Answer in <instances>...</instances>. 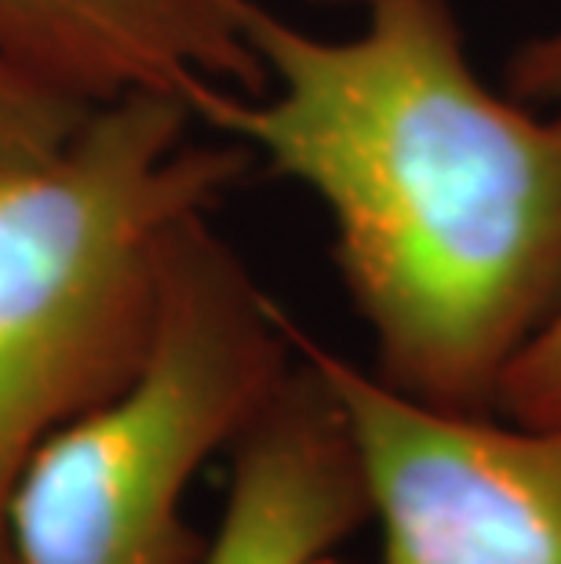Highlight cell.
Masks as SVG:
<instances>
[{
    "label": "cell",
    "mask_w": 561,
    "mask_h": 564,
    "mask_svg": "<svg viewBox=\"0 0 561 564\" xmlns=\"http://www.w3.org/2000/svg\"><path fill=\"white\" fill-rule=\"evenodd\" d=\"M354 4L362 26L321 37L256 0L262 84L208 91L194 113L325 208L376 376L496 415L561 310V106L488 88L452 0Z\"/></svg>",
    "instance_id": "1"
},
{
    "label": "cell",
    "mask_w": 561,
    "mask_h": 564,
    "mask_svg": "<svg viewBox=\"0 0 561 564\" xmlns=\"http://www.w3.org/2000/svg\"><path fill=\"white\" fill-rule=\"evenodd\" d=\"M197 124L183 95L128 91L0 178V564L33 455L147 361L175 230L252 167L248 147Z\"/></svg>",
    "instance_id": "2"
},
{
    "label": "cell",
    "mask_w": 561,
    "mask_h": 564,
    "mask_svg": "<svg viewBox=\"0 0 561 564\" xmlns=\"http://www.w3.org/2000/svg\"><path fill=\"white\" fill-rule=\"evenodd\" d=\"M292 361V317L208 215L183 223L164 251L147 361L22 474L11 564H201L208 535L186 518V491Z\"/></svg>",
    "instance_id": "3"
},
{
    "label": "cell",
    "mask_w": 561,
    "mask_h": 564,
    "mask_svg": "<svg viewBox=\"0 0 561 564\" xmlns=\"http://www.w3.org/2000/svg\"><path fill=\"white\" fill-rule=\"evenodd\" d=\"M292 343L346 415L384 564H561V426L420 404L295 321Z\"/></svg>",
    "instance_id": "4"
},
{
    "label": "cell",
    "mask_w": 561,
    "mask_h": 564,
    "mask_svg": "<svg viewBox=\"0 0 561 564\" xmlns=\"http://www.w3.org/2000/svg\"><path fill=\"white\" fill-rule=\"evenodd\" d=\"M256 0H0V52L88 102L256 91Z\"/></svg>",
    "instance_id": "5"
},
{
    "label": "cell",
    "mask_w": 561,
    "mask_h": 564,
    "mask_svg": "<svg viewBox=\"0 0 561 564\" xmlns=\"http://www.w3.org/2000/svg\"><path fill=\"white\" fill-rule=\"evenodd\" d=\"M368 524L346 415L325 376L292 368L230 444V481L201 564H300Z\"/></svg>",
    "instance_id": "6"
},
{
    "label": "cell",
    "mask_w": 561,
    "mask_h": 564,
    "mask_svg": "<svg viewBox=\"0 0 561 564\" xmlns=\"http://www.w3.org/2000/svg\"><path fill=\"white\" fill-rule=\"evenodd\" d=\"M91 106L0 52V178L52 158L85 124Z\"/></svg>",
    "instance_id": "7"
},
{
    "label": "cell",
    "mask_w": 561,
    "mask_h": 564,
    "mask_svg": "<svg viewBox=\"0 0 561 564\" xmlns=\"http://www.w3.org/2000/svg\"><path fill=\"white\" fill-rule=\"evenodd\" d=\"M496 415L529 426H561V310L510 368Z\"/></svg>",
    "instance_id": "8"
},
{
    "label": "cell",
    "mask_w": 561,
    "mask_h": 564,
    "mask_svg": "<svg viewBox=\"0 0 561 564\" xmlns=\"http://www.w3.org/2000/svg\"><path fill=\"white\" fill-rule=\"evenodd\" d=\"M507 91L529 106H561V22L510 55Z\"/></svg>",
    "instance_id": "9"
},
{
    "label": "cell",
    "mask_w": 561,
    "mask_h": 564,
    "mask_svg": "<svg viewBox=\"0 0 561 564\" xmlns=\"http://www.w3.org/2000/svg\"><path fill=\"white\" fill-rule=\"evenodd\" d=\"M300 564H343V561H336V557H332V550H328V554H317V557H306V561H300Z\"/></svg>",
    "instance_id": "10"
},
{
    "label": "cell",
    "mask_w": 561,
    "mask_h": 564,
    "mask_svg": "<svg viewBox=\"0 0 561 564\" xmlns=\"http://www.w3.org/2000/svg\"><path fill=\"white\" fill-rule=\"evenodd\" d=\"M321 4H343V0H321Z\"/></svg>",
    "instance_id": "11"
}]
</instances>
